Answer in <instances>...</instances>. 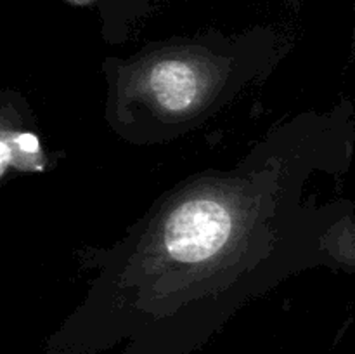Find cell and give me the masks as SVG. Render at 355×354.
<instances>
[{"instance_id":"1","label":"cell","mask_w":355,"mask_h":354,"mask_svg":"<svg viewBox=\"0 0 355 354\" xmlns=\"http://www.w3.org/2000/svg\"><path fill=\"white\" fill-rule=\"evenodd\" d=\"M231 226L227 210L220 203L193 201L173 214L166 229L165 246L177 259H208L227 242Z\"/></svg>"},{"instance_id":"2","label":"cell","mask_w":355,"mask_h":354,"mask_svg":"<svg viewBox=\"0 0 355 354\" xmlns=\"http://www.w3.org/2000/svg\"><path fill=\"white\" fill-rule=\"evenodd\" d=\"M149 89L163 108L186 110L200 96L201 82L189 65L170 61L153 69L149 75Z\"/></svg>"},{"instance_id":"3","label":"cell","mask_w":355,"mask_h":354,"mask_svg":"<svg viewBox=\"0 0 355 354\" xmlns=\"http://www.w3.org/2000/svg\"><path fill=\"white\" fill-rule=\"evenodd\" d=\"M144 0H104L103 6L107 14L111 12H123L127 9H135V7L142 6Z\"/></svg>"},{"instance_id":"4","label":"cell","mask_w":355,"mask_h":354,"mask_svg":"<svg viewBox=\"0 0 355 354\" xmlns=\"http://www.w3.org/2000/svg\"><path fill=\"white\" fill-rule=\"evenodd\" d=\"M10 158H12V146L0 141V172H2L3 167L10 162Z\"/></svg>"},{"instance_id":"5","label":"cell","mask_w":355,"mask_h":354,"mask_svg":"<svg viewBox=\"0 0 355 354\" xmlns=\"http://www.w3.org/2000/svg\"><path fill=\"white\" fill-rule=\"evenodd\" d=\"M68 2L73 3V6H92V3H97V2L103 3L104 0H68Z\"/></svg>"}]
</instances>
